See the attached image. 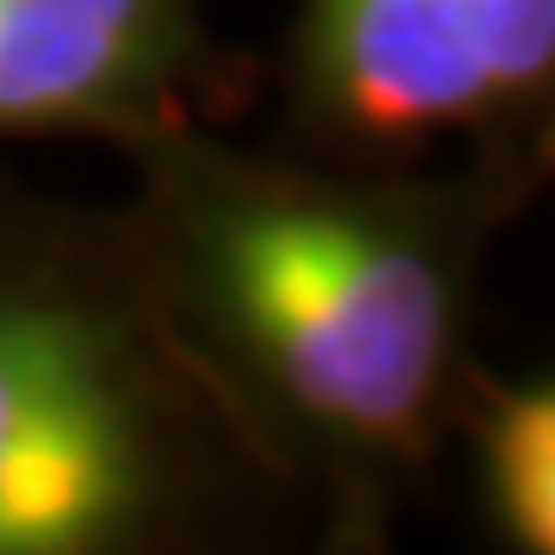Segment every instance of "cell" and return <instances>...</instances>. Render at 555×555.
<instances>
[{"label":"cell","instance_id":"5b68a950","mask_svg":"<svg viewBox=\"0 0 555 555\" xmlns=\"http://www.w3.org/2000/svg\"><path fill=\"white\" fill-rule=\"evenodd\" d=\"M481 456L500 525L525 550L555 555V383L500 396L481 426Z\"/></svg>","mask_w":555,"mask_h":555},{"label":"cell","instance_id":"3957f363","mask_svg":"<svg viewBox=\"0 0 555 555\" xmlns=\"http://www.w3.org/2000/svg\"><path fill=\"white\" fill-rule=\"evenodd\" d=\"M555 105V0H302L291 124L321 149L401 155Z\"/></svg>","mask_w":555,"mask_h":555},{"label":"cell","instance_id":"277c9868","mask_svg":"<svg viewBox=\"0 0 555 555\" xmlns=\"http://www.w3.org/2000/svg\"><path fill=\"white\" fill-rule=\"evenodd\" d=\"M235 105L204 0H0V142L142 149Z\"/></svg>","mask_w":555,"mask_h":555},{"label":"cell","instance_id":"6da1fadb","mask_svg":"<svg viewBox=\"0 0 555 555\" xmlns=\"http://www.w3.org/2000/svg\"><path fill=\"white\" fill-rule=\"evenodd\" d=\"M130 173L167 327L247 451L352 500L420 469L456 371L476 198L321 179L204 124L130 149Z\"/></svg>","mask_w":555,"mask_h":555},{"label":"cell","instance_id":"7a4b0ae2","mask_svg":"<svg viewBox=\"0 0 555 555\" xmlns=\"http://www.w3.org/2000/svg\"><path fill=\"white\" fill-rule=\"evenodd\" d=\"M272 476L167 327L124 204L0 173V555H179Z\"/></svg>","mask_w":555,"mask_h":555}]
</instances>
